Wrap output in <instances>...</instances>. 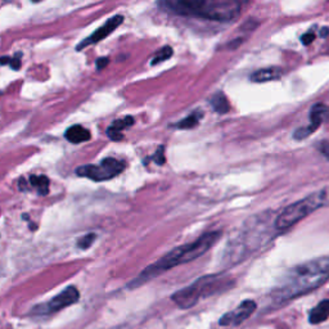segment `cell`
<instances>
[{"mask_svg": "<svg viewBox=\"0 0 329 329\" xmlns=\"http://www.w3.org/2000/svg\"><path fill=\"white\" fill-rule=\"evenodd\" d=\"M30 185L37 190L39 196H47L49 193V179L44 175L30 176Z\"/></svg>", "mask_w": 329, "mask_h": 329, "instance_id": "obj_17", "label": "cell"}, {"mask_svg": "<svg viewBox=\"0 0 329 329\" xmlns=\"http://www.w3.org/2000/svg\"><path fill=\"white\" fill-rule=\"evenodd\" d=\"M125 170V164L116 158H104L99 164H85L76 168V174L94 181H104L120 175Z\"/></svg>", "mask_w": 329, "mask_h": 329, "instance_id": "obj_6", "label": "cell"}, {"mask_svg": "<svg viewBox=\"0 0 329 329\" xmlns=\"http://www.w3.org/2000/svg\"><path fill=\"white\" fill-rule=\"evenodd\" d=\"M164 11L179 16L229 22L241 15L242 4L235 0H166L158 3Z\"/></svg>", "mask_w": 329, "mask_h": 329, "instance_id": "obj_3", "label": "cell"}, {"mask_svg": "<svg viewBox=\"0 0 329 329\" xmlns=\"http://www.w3.org/2000/svg\"><path fill=\"white\" fill-rule=\"evenodd\" d=\"M283 75V70L280 67H266L255 71L251 76L253 82H267V81L278 80Z\"/></svg>", "mask_w": 329, "mask_h": 329, "instance_id": "obj_12", "label": "cell"}, {"mask_svg": "<svg viewBox=\"0 0 329 329\" xmlns=\"http://www.w3.org/2000/svg\"><path fill=\"white\" fill-rule=\"evenodd\" d=\"M150 160L152 161L156 162V164H160V166H162V164L166 162V158H164V147L161 146L158 147L157 150H156V153L150 157Z\"/></svg>", "mask_w": 329, "mask_h": 329, "instance_id": "obj_20", "label": "cell"}, {"mask_svg": "<svg viewBox=\"0 0 329 329\" xmlns=\"http://www.w3.org/2000/svg\"><path fill=\"white\" fill-rule=\"evenodd\" d=\"M309 118H310V124L307 126L298 128L295 132V134H293L295 139H306L311 134H314V132H316L324 122H327L329 118V107L326 106L324 103H316L311 107Z\"/></svg>", "mask_w": 329, "mask_h": 329, "instance_id": "obj_8", "label": "cell"}, {"mask_svg": "<svg viewBox=\"0 0 329 329\" xmlns=\"http://www.w3.org/2000/svg\"><path fill=\"white\" fill-rule=\"evenodd\" d=\"M329 201V188L318 190L315 193L302 198L300 201L295 202L292 205L287 206L275 219L274 228L277 230H287L301 220L316 211L318 209L328 203Z\"/></svg>", "mask_w": 329, "mask_h": 329, "instance_id": "obj_4", "label": "cell"}, {"mask_svg": "<svg viewBox=\"0 0 329 329\" xmlns=\"http://www.w3.org/2000/svg\"><path fill=\"white\" fill-rule=\"evenodd\" d=\"M12 58L8 57V55H4V57H0V66H4V65H11Z\"/></svg>", "mask_w": 329, "mask_h": 329, "instance_id": "obj_25", "label": "cell"}, {"mask_svg": "<svg viewBox=\"0 0 329 329\" xmlns=\"http://www.w3.org/2000/svg\"><path fill=\"white\" fill-rule=\"evenodd\" d=\"M329 318V300L322 301L318 306H315L310 311L309 315V322L311 324H319V323L324 322Z\"/></svg>", "mask_w": 329, "mask_h": 329, "instance_id": "obj_14", "label": "cell"}, {"mask_svg": "<svg viewBox=\"0 0 329 329\" xmlns=\"http://www.w3.org/2000/svg\"><path fill=\"white\" fill-rule=\"evenodd\" d=\"M315 39V33H305L304 36L301 37V43L304 45H310Z\"/></svg>", "mask_w": 329, "mask_h": 329, "instance_id": "obj_22", "label": "cell"}, {"mask_svg": "<svg viewBox=\"0 0 329 329\" xmlns=\"http://www.w3.org/2000/svg\"><path fill=\"white\" fill-rule=\"evenodd\" d=\"M256 310V302L252 300L243 301L237 309L229 311L220 319L221 326H238L251 316Z\"/></svg>", "mask_w": 329, "mask_h": 329, "instance_id": "obj_9", "label": "cell"}, {"mask_svg": "<svg viewBox=\"0 0 329 329\" xmlns=\"http://www.w3.org/2000/svg\"><path fill=\"white\" fill-rule=\"evenodd\" d=\"M171 55H172V48L164 47L162 49H160V50L156 53V55H154L153 58H152V61H150V65L154 66V65H158V63L164 62V61L170 58Z\"/></svg>", "mask_w": 329, "mask_h": 329, "instance_id": "obj_18", "label": "cell"}, {"mask_svg": "<svg viewBox=\"0 0 329 329\" xmlns=\"http://www.w3.org/2000/svg\"><path fill=\"white\" fill-rule=\"evenodd\" d=\"M211 106L215 112L220 115H225L230 111V104L228 102L227 97L223 93H216L211 98Z\"/></svg>", "mask_w": 329, "mask_h": 329, "instance_id": "obj_16", "label": "cell"}, {"mask_svg": "<svg viewBox=\"0 0 329 329\" xmlns=\"http://www.w3.org/2000/svg\"><path fill=\"white\" fill-rule=\"evenodd\" d=\"M229 284L230 282L223 275H206L197 279L193 284L174 293L171 298L181 309H189L197 304L199 298L219 292Z\"/></svg>", "mask_w": 329, "mask_h": 329, "instance_id": "obj_5", "label": "cell"}, {"mask_svg": "<svg viewBox=\"0 0 329 329\" xmlns=\"http://www.w3.org/2000/svg\"><path fill=\"white\" fill-rule=\"evenodd\" d=\"M203 117V114H202V111H194L190 115H188L187 117L183 118L179 122H176L174 125V128L176 129H181V130H185V129H193L196 128L198 124H199V121L201 118Z\"/></svg>", "mask_w": 329, "mask_h": 329, "instance_id": "obj_15", "label": "cell"}, {"mask_svg": "<svg viewBox=\"0 0 329 329\" xmlns=\"http://www.w3.org/2000/svg\"><path fill=\"white\" fill-rule=\"evenodd\" d=\"M95 238H97V235L94 234V233H90V234H86L85 237L80 238L79 239V242H77V247L81 249H88L90 246L93 245V242L95 241Z\"/></svg>", "mask_w": 329, "mask_h": 329, "instance_id": "obj_19", "label": "cell"}, {"mask_svg": "<svg viewBox=\"0 0 329 329\" xmlns=\"http://www.w3.org/2000/svg\"><path fill=\"white\" fill-rule=\"evenodd\" d=\"M122 22H124V17H122V16L121 15L114 16V17L108 19L102 27H99L94 33H92L90 36L81 41L80 44L76 47V50H81V49H84V48L89 47V45L97 44V43H99V41L103 40V39H106V37L114 33L115 30L117 29L118 26Z\"/></svg>", "mask_w": 329, "mask_h": 329, "instance_id": "obj_10", "label": "cell"}, {"mask_svg": "<svg viewBox=\"0 0 329 329\" xmlns=\"http://www.w3.org/2000/svg\"><path fill=\"white\" fill-rule=\"evenodd\" d=\"M108 62H110V58H107V57H104V58H98L97 59V70H102V68H104V67L108 65Z\"/></svg>", "mask_w": 329, "mask_h": 329, "instance_id": "obj_24", "label": "cell"}, {"mask_svg": "<svg viewBox=\"0 0 329 329\" xmlns=\"http://www.w3.org/2000/svg\"><path fill=\"white\" fill-rule=\"evenodd\" d=\"M329 279V257H319L297 265L277 284L271 296L277 302H285L319 288Z\"/></svg>", "mask_w": 329, "mask_h": 329, "instance_id": "obj_1", "label": "cell"}, {"mask_svg": "<svg viewBox=\"0 0 329 329\" xmlns=\"http://www.w3.org/2000/svg\"><path fill=\"white\" fill-rule=\"evenodd\" d=\"M328 35V29H323L320 33V36H327Z\"/></svg>", "mask_w": 329, "mask_h": 329, "instance_id": "obj_27", "label": "cell"}, {"mask_svg": "<svg viewBox=\"0 0 329 329\" xmlns=\"http://www.w3.org/2000/svg\"><path fill=\"white\" fill-rule=\"evenodd\" d=\"M19 189H21V190H27V188H26L25 179L19 180Z\"/></svg>", "mask_w": 329, "mask_h": 329, "instance_id": "obj_26", "label": "cell"}, {"mask_svg": "<svg viewBox=\"0 0 329 329\" xmlns=\"http://www.w3.org/2000/svg\"><path fill=\"white\" fill-rule=\"evenodd\" d=\"M79 298H80V293H79L77 288L73 287V285H70L65 291L58 293L57 296L53 297L50 301H48L45 304L36 305L31 310V315L41 316V315L54 314L57 311H61L63 309H66V307L71 306V305L76 304Z\"/></svg>", "mask_w": 329, "mask_h": 329, "instance_id": "obj_7", "label": "cell"}, {"mask_svg": "<svg viewBox=\"0 0 329 329\" xmlns=\"http://www.w3.org/2000/svg\"><path fill=\"white\" fill-rule=\"evenodd\" d=\"M65 136L72 144H79V143H84L90 140L92 134H90L88 129L82 128L81 125H75V126H71V128L67 129Z\"/></svg>", "mask_w": 329, "mask_h": 329, "instance_id": "obj_13", "label": "cell"}, {"mask_svg": "<svg viewBox=\"0 0 329 329\" xmlns=\"http://www.w3.org/2000/svg\"><path fill=\"white\" fill-rule=\"evenodd\" d=\"M319 150L323 156L329 158V143L328 142H322L319 144Z\"/></svg>", "mask_w": 329, "mask_h": 329, "instance_id": "obj_23", "label": "cell"}, {"mask_svg": "<svg viewBox=\"0 0 329 329\" xmlns=\"http://www.w3.org/2000/svg\"><path fill=\"white\" fill-rule=\"evenodd\" d=\"M134 124V118L132 116H126L124 118H120V120H116L112 122L110 128L107 129V135L108 138L115 142H118V140L124 139V134H122V130L125 129L130 128Z\"/></svg>", "mask_w": 329, "mask_h": 329, "instance_id": "obj_11", "label": "cell"}, {"mask_svg": "<svg viewBox=\"0 0 329 329\" xmlns=\"http://www.w3.org/2000/svg\"><path fill=\"white\" fill-rule=\"evenodd\" d=\"M21 57H22V53H21V51H18V53H16L15 57L12 58L11 65H9V66H11L15 71H17V70H19V68H21Z\"/></svg>", "mask_w": 329, "mask_h": 329, "instance_id": "obj_21", "label": "cell"}, {"mask_svg": "<svg viewBox=\"0 0 329 329\" xmlns=\"http://www.w3.org/2000/svg\"><path fill=\"white\" fill-rule=\"evenodd\" d=\"M220 235H221L220 231H210V233H206V234H203L202 237L192 242V243L176 247V248H174L168 253H166L158 261H156L147 269H144L138 275V278L134 279L129 284V287L130 288H136V287L144 284L150 279H153L154 277H157L158 274H162L164 271L168 270V269H172V267L178 266V265L190 263V261L201 257L202 255H205L211 248L212 246L215 245L216 242L219 241Z\"/></svg>", "mask_w": 329, "mask_h": 329, "instance_id": "obj_2", "label": "cell"}]
</instances>
